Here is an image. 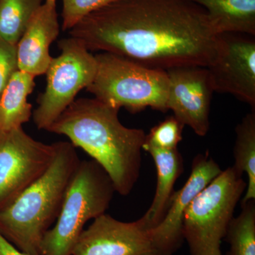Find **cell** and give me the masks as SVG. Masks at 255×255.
<instances>
[{
  "label": "cell",
  "instance_id": "obj_1",
  "mask_svg": "<svg viewBox=\"0 0 255 255\" xmlns=\"http://www.w3.org/2000/svg\"><path fill=\"white\" fill-rule=\"evenodd\" d=\"M68 33L90 51L164 71L207 68L217 46L206 10L191 0H115L85 16Z\"/></svg>",
  "mask_w": 255,
  "mask_h": 255
},
{
  "label": "cell",
  "instance_id": "obj_2",
  "mask_svg": "<svg viewBox=\"0 0 255 255\" xmlns=\"http://www.w3.org/2000/svg\"><path fill=\"white\" fill-rule=\"evenodd\" d=\"M119 112L95 98L78 99L46 131L68 137L103 167L116 192L127 196L140 177L146 134L142 129L124 127Z\"/></svg>",
  "mask_w": 255,
  "mask_h": 255
},
{
  "label": "cell",
  "instance_id": "obj_3",
  "mask_svg": "<svg viewBox=\"0 0 255 255\" xmlns=\"http://www.w3.org/2000/svg\"><path fill=\"white\" fill-rule=\"evenodd\" d=\"M54 143V158L49 167L0 210V234L28 255H41L43 238L58 219L69 184L81 162L71 142Z\"/></svg>",
  "mask_w": 255,
  "mask_h": 255
},
{
  "label": "cell",
  "instance_id": "obj_4",
  "mask_svg": "<svg viewBox=\"0 0 255 255\" xmlns=\"http://www.w3.org/2000/svg\"><path fill=\"white\" fill-rule=\"evenodd\" d=\"M115 192L112 179L100 164L92 159L81 160L54 226L43 238L41 255H72L85 224L106 214Z\"/></svg>",
  "mask_w": 255,
  "mask_h": 255
},
{
  "label": "cell",
  "instance_id": "obj_5",
  "mask_svg": "<svg viewBox=\"0 0 255 255\" xmlns=\"http://www.w3.org/2000/svg\"><path fill=\"white\" fill-rule=\"evenodd\" d=\"M95 78L87 87L95 98L105 105L130 113L147 107L167 112L169 78L164 70L147 68L113 53L95 55Z\"/></svg>",
  "mask_w": 255,
  "mask_h": 255
},
{
  "label": "cell",
  "instance_id": "obj_6",
  "mask_svg": "<svg viewBox=\"0 0 255 255\" xmlns=\"http://www.w3.org/2000/svg\"><path fill=\"white\" fill-rule=\"evenodd\" d=\"M243 175L228 167L191 201L182 222L191 255H222L221 243L246 189Z\"/></svg>",
  "mask_w": 255,
  "mask_h": 255
},
{
  "label": "cell",
  "instance_id": "obj_7",
  "mask_svg": "<svg viewBox=\"0 0 255 255\" xmlns=\"http://www.w3.org/2000/svg\"><path fill=\"white\" fill-rule=\"evenodd\" d=\"M60 54L53 58L46 75L45 91L38 96V107L32 114L37 128L46 130L95 78V55L76 38H62Z\"/></svg>",
  "mask_w": 255,
  "mask_h": 255
},
{
  "label": "cell",
  "instance_id": "obj_8",
  "mask_svg": "<svg viewBox=\"0 0 255 255\" xmlns=\"http://www.w3.org/2000/svg\"><path fill=\"white\" fill-rule=\"evenodd\" d=\"M55 153V143L35 140L22 127L0 135V210L46 170Z\"/></svg>",
  "mask_w": 255,
  "mask_h": 255
},
{
  "label": "cell",
  "instance_id": "obj_9",
  "mask_svg": "<svg viewBox=\"0 0 255 255\" xmlns=\"http://www.w3.org/2000/svg\"><path fill=\"white\" fill-rule=\"evenodd\" d=\"M207 68L214 92L231 94L255 110V36L218 34L216 55Z\"/></svg>",
  "mask_w": 255,
  "mask_h": 255
},
{
  "label": "cell",
  "instance_id": "obj_10",
  "mask_svg": "<svg viewBox=\"0 0 255 255\" xmlns=\"http://www.w3.org/2000/svg\"><path fill=\"white\" fill-rule=\"evenodd\" d=\"M72 255H160L152 229L141 220L123 222L110 215L93 220L74 246Z\"/></svg>",
  "mask_w": 255,
  "mask_h": 255
},
{
  "label": "cell",
  "instance_id": "obj_11",
  "mask_svg": "<svg viewBox=\"0 0 255 255\" xmlns=\"http://www.w3.org/2000/svg\"><path fill=\"white\" fill-rule=\"evenodd\" d=\"M167 110L199 136H206L214 90L206 67L182 66L169 69Z\"/></svg>",
  "mask_w": 255,
  "mask_h": 255
},
{
  "label": "cell",
  "instance_id": "obj_12",
  "mask_svg": "<svg viewBox=\"0 0 255 255\" xmlns=\"http://www.w3.org/2000/svg\"><path fill=\"white\" fill-rule=\"evenodd\" d=\"M222 171L208 152L194 157L187 182L179 191H174L163 219L152 229V239L159 255H174L179 249L184 241L182 222L186 210Z\"/></svg>",
  "mask_w": 255,
  "mask_h": 255
},
{
  "label": "cell",
  "instance_id": "obj_13",
  "mask_svg": "<svg viewBox=\"0 0 255 255\" xmlns=\"http://www.w3.org/2000/svg\"><path fill=\"white\" fill-rule=\"evenodd\" d=\"M60 29L56 0H46L16 45L18 70L34 77L46 74L53 59L50 46L59 36Z\"/></svg>",
  "mask_w": 255,
  "mask_h": 255
},
{
  "label": "cell",
  "instance_id": "obj_14",
  "mask_svg": "<svg viewBox=\"0 0 255 255\" xmlns=\"http://www.w3.org/2000/svg\"><path fill=\"white\" fill-rule=\"evenodd\" d=\"M142 150L152 156L157 172L153 200L150 208L140 219L145 226L152 229L161 222L167 212L174 193V184L184 170V164L178 149L162 150L144 145Z\"/></svg>",
  "mask_w": 255,
  "mask_h": 255
},
{
  "label": "cell",
  "instance_id": "obj_15",
  "mask_svg": "<svg viewBox=\"0 0 255 255\" xmlns=\"http://www.w3.org/2000/svg\"><path fill=\"white\" fill-rule=\"evenodd\" d=\"M206 10L217 34L255 36V0H191Z\"/></svg>",
  "mask_w": 255,
  "mask_h": 255
},
{
  "label": "cell",
  "instance_id": "obj_16",
  "mask_svg": "<svg viewBox=\"0 0 255 255\" xmlns=\"http://www.w3.org/2000/svg\"><path fill=\"white\" fill-rule=\"evenodd\" d=\"M35 77L17 70L0 97V135L22 127L32 117L28 97L34 88Z\"/></svg>",
  "mask_w": 255,
  "mask_h": 255
},
{
  "label": "cell",
  "instance_id": "obj_17",
  "mask_svg": "<svg viewBox=\"0 0 255 255\" xmlns=\"http://www.w3.org/2000/svg\"><path fill=\"white\" fill-rule=\"evenodd\" d=\"M236 132L232 167L238 173L248 176L246 194L241 201L243 204L255 199V110L242 119Z\"/></svg>",
  "mask_w": 255,
  "mask_h": 255
},
{
  "label": "cell",
  "instance_id": "obj_18",
  "mask_svg": "<svg viewBox=\"0 0 255 255\" xmlns=\"http://www.w3.org/2000/svg\"><path fill=\"white\" fill-rule=\"evenodd\" d=\"M43 0H0V38L17 45Z\"/></svg>",
  "mask_w": 255,
  "mask_h": 255
},
{
  "label": "cell",
  "instance_id": "obj_19",
  "mask_svg": "<svg viewBox=\"0 0 255 255\" xmlns=\"http://www.w3.org/2000/svg\"><path fill=\"white\" fill-rule=\"evenodd\" d=\"M241 207L225 236L230 246L225 255H255V199L241 204Z\"/></svg>",
  "mask_w": 255,
  "mask_h": 255
},
{
  "label": "cell",
  "instance_id": "obj_20",
  "mask_svg": "<svg viewBox=\"0 0 255 255\" xmlns=\"http://www.w3.org/2000/svg\"><path fill=\"white\" fill-rule=\"evenodd\" d=\"M184 128V126L174 116H169L152 127L148 134H146L143 146H151L162 150L177 149L178 145L182 140Z\"/></svg>",
  "mask_w": 255,
  "mask_h": 255
},
{
  "label": "cell",
  "instance_id": "obj_21",
  "mask_svg": "<svg viewBox=\"0 0 255 255\" xmlns=\"http://www.w3.org/2000/svg\"><path fill=\"white\" fill-rule=\"evenodd\" d=\"M115 0H62V28L69 31L85 16Z\"/></svg>",
  "mask_w": 255,
  "mask_h": 255
},
{
  "label": "cell",
  "instance_id": "obj_22",
  "mask_svg": "<svg viewBox=\"0 0 255 255\" xmlns=\"http://www.w3.org/2000/svg\"><path fill=\"white\" fill-rule=\"evenodd\" d=\"M17 70L16 46L0 38V97L11 77Z\"/></svg>",
  "mask_w": 255,
  "mask_h": 255
},
{
  "label": "cell",
  "instance_id": "obj_23",
  "mask_svg": "<svg viewBox=\"0 0 255 255\" xmlns=\"http://www.w3.org/2000/svg\"><path fill=\"white\" fill-rule=\"evenodd\" d=\"M0 255H31L19 251L0 234Z\"/></svg>",
  "mask_w": 255,
  "mask_h": 255
}]
</instances>
